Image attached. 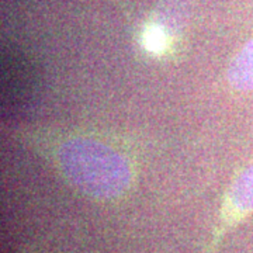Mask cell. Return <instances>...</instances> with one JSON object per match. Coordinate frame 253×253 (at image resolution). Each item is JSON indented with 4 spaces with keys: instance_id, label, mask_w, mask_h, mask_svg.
<instances>
[{
    "instance_id": "obj_1",
    "label": "cell",
    "mask_w": 253,
    "mask_h": 253,
    "mask_svg": "<svg viewBox=\"0 0 253 253\" xmlns=\"http://www.w3.org/2000/svg\"><path fill=\"white\" fill-rule=\"evenodd\" d=\"M253 212V166L238 180L226 206L225 224L231 225Z\"/></svg>"
},
{
    "instance_id": "obj_2",
    "label": "cell",
    "mask_w": 253,
    "mask_h": 253,
    "mask_svg": "<svg viewBox=\"0 0 253 253\" xmlns=\"http://www.w3.org/2000/svg\"><path fill=\"white\" fill-rule=\"evenodd\" d=\"M234 82L239 89L252 90L253 89V38L245 46L236 61L234 69Z\"/></svg>"
},
{
    "instance_id": "obj_3",
    "label": "cell",
    "mask_w": 253,
    "mask_h": 253,
    "mask_svg": "<svg viewBox=\"0 0 253 253\" xmlns=\"http://www.w3.org/2000/svg\"><path fill=\"white\" fill-rule=\"evenodd\" d=\"M168 36L161 26L151 24L142 33V44L152 54H163L168 48Z\"/></svg>"
}]
</instances>
